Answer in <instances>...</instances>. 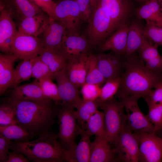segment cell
Instances as JSON below:
<instances>
[{"label": "cell", "instance_id": "obj_1", "mask_svg": "<svg viewBox=\"0 0 162 162\" xmlns=\"http://www.w3.org/2000/svg\"><path fill=\"white\" fill-rule=\"evenodd\" d=\"M135 52L125 59L121 82L116 98L133 96L144 98L157 84L162 82V73L148 68Z\"/></svg>", "mask_w": 162, "mask_h": 162}, {"label": "cell", "instance_id": "obj_2", "mask_svg": "<svg viewBox=\"0 0 162 162\" xmlns=\"http://www.w3.org/2000/svg\"><path fill=\"white\" fill-rule=\"evenodd\" d=\"M9 100L15 108L17 124L35 136L50 131L53 126L58 110L55 108L52 100L41 102L10 98Z\"/></svg>", "mask_w": 162, "mask_h": 162}, {"label": "cell", "instance_id": "obj_3", "mask_svg": "<svg viewBox=\"0 0 162 162\" xmlns=\"http://www.w3.org/2000/svg\"><path fill=\"white\" fill-rule=\"evenodd\" d=\"M38 136L31 141L13 142L10 149L21 153L29 161L34 162L66 161L65 149L56 134L48 131Z\"/></svg>", "mask_w": 162, "mask_h": 162}, {"label": "cell", "instance_id": "obj_4", "mask_svg": "<svg viewBox=\"0 0 162 162\" xmlns=\"http://www.w3.org/2000/svg\"><path fill=\"white\" fill-rule=\"evenodd\" d=\"M58 111L59 129L56 134L58 139L65 150L67 160L75 162L74 153L76 144V138L80 134L82 128L78 124L76 115V110L72 105L63 104Z\"/></svg>", "mask_w": 162, "mask_h": 162}, {"label": "cell", "instance_id": "obj_5", "mask_svg": "<svg viewBox=\"0 0 162 162\" xmlns=\"http://www.w3.org/2000/svg\"><path fill=\"white\" fill-rule=\"evenodd\" d=\"M114 32L112 22L107 12L97 5L86 29L85 36L91 44L99 46Z\"/></svg>", "mask_w": 162, "mask_h": 162}, {"label": "cell", "instance_id": "obj_6", "mask_svg": "<svg viewBox=\"0 0 162 162\" xmlns=\"http://www.w3.org/2000/svg\"><path fill=\"white\" fill-rule=\"evenodd\" d=\"M103 110L106 138L114 146L126 120L122 103L114 97L101 104Z\"/></svg>", "mask_w": 162, "mask_h": 162}, {"label": "cell", "instance_id": "obj_7", "mask_svg": "<svg viewBox=\"0 0 162 162\" xmlns=\"http://www.w3.org/2000/svg\"><path fill=\"white\" fill-rule=\"evenodd\" d=\"M116 98L122 103L126 110V124L130 131L133 133H153L154 126L141 111L138 104V98L122 96Z\"/></svg>", "mask_w": 162, "mask_h": 162}, {"label": "cell", "instance_id": "obj_8", "mask_svg": "<svg viewBox=\"0 0 162 162\" xmlns=\"http://www.w3.org/2000/svg\"><path fill=\"white\" fill-rule=\"evenodd\" d=\"M114 146L115 161L139 162L138 141L135 134L128 128L126 120Z\"/></svg>", "mask_w": 162, "mask_h": 162}, {"label": "cell", "instance_id": "obj_9", "mask_svg": "<svg viewBox=\"0 0 162 162\" xmlns=\"http://www.w3.org/2000/svg\"><path fill=\"white\" fill-rule=\"evenodd\" d=\"M134 133L139 144V162H162V137L153 133Z\"/></svg>", "mask_w": 162, "mask_h": 162}, {"label": "cell", "instance_id": "obj_10", "mask_svg": "<svg viewBox=\"0 0 162 162\" xmlns=\"http://www.w3.org/2000/svg\"><path fill=\"white\" fill-rule=\"evenodd\" d=\"M56 15L65 26L67 34H80L81 23V15L75 0H62L57 3Z\"/></svg>", "mask_w": 162, "mask_h": 162}, {"label": "cell", "instance_id": "obj_11", "mask_svg": "<svg viewBox=\"0 0 162 162\" xmlns=\"http://www.w3.org/2000/svg\"><path fill=\"white\" fill-rule=\"evenodd\" d=\"M97 5L107 12L115 32L122 25L128 23L133 10L132 0H97Z\"/></svg>", "mask_w": 162, "mask_h": 162}, {"label": "cell", "instance_id": "obj_12", "mask_svg": "<svg viewBox=\"0 0 162 162\" xmlns=\"http://www.w3.org/2000/svg\"><path fill=\"white\" fill-rule=\"evenodd\" d=\"M43 47L38 37L18 33L12 43L10 54L22 60L39 56Z\"/></svg>", "mask_w": 162, "mask_h": 162}, {"label": "cell", "instance_id": "obj_13", "mask_svg": "<svg viewBox=\"0 0 162 162\" xmlns=\"http://www.w3.org/2000/svg\"><path fill=\"white\" fill-rule=\"evenodd\" d=\"M95 55L98 68L106 81L121 76L125 60L123 55L112 51L108 53L100 52Z\"/></svg>", "mask_w": 162, "mask_h": 162}, {"label": "cell", "instance_id": "obj_14", "mask_svg": "<svg viewBox=\"0 0 162 162\" xmlns=\"http://www.w3.org/2000/svg\"><path fill=\"white\" fill-rule=\"evenodd\" d=\"M40 38L46 50L53 52L59 51L67 35L66 27L61 22L50 18L49 22Z\"/></svg>", "mask_w": 162, "mask_h": 162}, {"label": "cell", "instance_id": "obj_15", "mask_svg": "<svg viewBox=\"0 0 162 162\" xmlns=\"http://www.w3.org/2000/svg\"><path fill=\"white\" fill-rule=\"evenodd\" d=\"M53 79L56 81L59 95L62 104L71 105L76 108L82 98L80 96L78 88L68 77L65 68L54 74Z\"/></svg>", "mask_w": 162, "mask_h": 162}, {"label": "cell", "instance_id": "obj_16", "mask_svg": "<svg viewBox=\"0 0 162 162\" xmlns=\"http://www.w3.org/2000/svg\"><path fill=\"white\" fill-rule=\"evenodd\" d=\"M0 50L10 54L11 46L18 32L16 25L8 10L0 5Z\"/></svg>", "mask_w": 162, "mask_h": 162}, {"label": "cell", "instance_id": "obj_17", "mask_svg": "<svg viewBox=\"0 0 162 162\" xmlns=\"http://www.w3.org/2000/svg\"><path fill=\"white\" fill-rule=\"evenodd\" d=\"M92 46L85 35L67 34L60 51L65 55L69 60L89 54Z\"/></svg>", "mask_w": 162, "mask_h": 162}, {"label": "cell", "instance_id": "obj_18", "mask_svg": "<svg viewBox=\"0 0 162 162\" xmlns=\"http://www.w3.org/2000/svg\"><path fill=\"white\" fill-rule=\"evenodd\" d=\"M50 17L44 11L32 16L24 18L17 21L18 32L38 37L46 28Z\"/></svg>", "mask_w": 162, "mask_h": 162}, {"label": "cell", "instance_id": "obj_19", "mask_svg": "<svg viewBox=\"0 0 162 162\" xmlns=\"http://www.w3.org/2000/svg\"><path fill=\"white\" fill-rule=\"evenodd\" d=\"M0 5L5 7L17 21L43 11L30 0H0Z\"/></svg>", "mask_w": 162, "mask_h": 162}, {"label": "cell", "instance_id": "obj_20", "mask_svg": "<svg viewBox=\"0 0 162 162\" xmlns=\"http://www.w3.org/2000/svg\"><path fill=\"white\" fill-rule=\"evenodd\" d=\"M128 31V23L122 25L98 46L97 50L102 52L110 50L124 56L126 49Z\"/></svg>", "mask_w": 162, "mask_h": 162}, {"label": "cell", "instance_id": "obj_21", "mask_svg": "<svg viewBox=\"0 0 162 162\" xmlns=\"http://www.w3.org/2000/svg\"><path fill=\"white\" fill-rule=\"evenodd\" d=\"M89 54L68 60L65 67L68 77L78 88L85 83Z\"/></svg>", "mask_w": 162, "mask_h": 162}, {"label": "cell", "instance_id": "obj_22", "mask_svg": "<svg viewBox=\"0 0 162 162\" xmlns=\"http://www.w3.org/2000/svg\"><path fill=\"white\" fill-rule=\"evenodd\" d=\"M106 138L95 136L92 142L90 162H115L116 154Z\"/></svg>", "mask_w": 162, "mask_h": 162}, {"label": "cell", "instance_id": "obj_23", "mask_svg": "<svg viewBox=\"0 0 162 162\" xmlns=\"http://www.w3.org/2000/svg\"><path fill=\"white\" fill-rule=\"evenodd\" d=\"M10 98L15 100H31L41 102L51 100L44 94L38 80L15 87L12 91Z\"/></svg>", "mask_w": 162, "mask_h": 162}, {"label": "cell", "instance_id": "obj_24", "mask_svg": "<svg viewBox=\"0 0 162 162\" xmlns=\"http://www.w3.org/2000/svg\"><path fill=\"white\" fill-rule=\"evenodd\" d=\"M17 58L12 54H0V95L11 87L14 77V65Z\"/></svg>", "mask_w": 162, "mask_h": 162}, {"label": "cell", "instance_id": "obj_25", "mask_svg": "<svg viewBox=\"0 0 162 162\" xmlns=\"http://www.w3.org/2000/svg\"><path fill=\"white\" fill-rule=\"evenodd\" d=\"M144 27L136 20L131 21L129 24L126 49L124 55L125 59L135 53L146 39L144 34Z\"/></svg>", "mask_w": 162, "mask_h": 162}, {"label": "cell", "instance_id": "obj_26", "mask_svg": "<svg viewBox=\"0 0 162 162\" xmlns=\"http://www.w3.org/2000/svg\"><path fill=\"white\" fill-rule=\"evenodd\" d=\"M136 17L152 22L162 27V10L156 0H148L136 10Z\"/></svg>", "mask_w": 162, "mask_h": 162}, {"label": "cell", "instance_id": "obj_27", "mask_svg": "<svg viewBox=\"0 0 162 162\" xmlns=\"http://www.w3.org/2000/svg\"><path fill=\"white\" fill-rule=\"evenodd\" d=\"M39 56L53 74L64 69L68 60L65 55L60 51L53 52L43 48Z\"/></svg>", "mask_w": 162, "mask_h": 162}, {"label": "cell", "instance_id": "obj_28", "mask_svg": "<svg viewBox=\"0 0 162 162\" xmlns=\"http://www.w3.org/2000/svg\"><path fill=\"white\" fill-rule=\"evenodd\" d=\"M0 135L11 140L22 142L29 141L35 136L17 124L0 125Z\"/></svg>", "mask_w": 162, "mask_h": 162}, {"label": "cell", "instance_id": "obj_29", "mask_svg": "<svg viewBox=\"0 0 162 162\" xmlns=\"http://www.w3.org/2000/svg\"><path fill=\"white\" fill-rule=\"evenodd\" d=\"M99 107L100 103L98 99L94 100L82 99L76 110L77 123L82 128L86 122L98 110Z\"/></svg>", "mask_w": 162, "mask_h": 162}, {"label": "cell", "instance_id": "obj_30", "mask_svg": "<svg viewBox=\"0 0 162 162\" xmlns=\"http://www.w3.org/2000/svg\"><path fill=\"white\" fill-rule=\"evenodd\" d=\"M80 134L81 138L74 151V155L75 162H89L90 161L92 142L91 136L83 128Z\"/></svg>", "mask_w": 162, "mask_h": 162}, {"label": "cell", "instance_id": "obj_31", "mask_svg": "<svg viewBox=\"0 0 162 162\" xmlns=\"http://www.w3.org/2000/svg\"><path fill=\"white\" fill-rule=\"evenodd\" d=\"M82 128L91 136L106 137L104 112L98 110L86 122Z\"/></svg>", "mask_w": 162, "mask_h": 162}, {"label": "cell", "instance_id": "obj_32", "mask_svg": "<svg viewBox=\"0 0 162 162\" xmlns=\"http://www.w3.org/2000/svg\"><path fill=\"white\" fill-rule=\"evenodd\" d=\"M106 82V80L98 68L95 54L90 53L88 56L85 82L100 86Z\"/></svg>", "mask_w": 162, "mask_h": 162}, {"label": "cell", "instance_id": "obj_33", "mask_svg": "<svg viewBox=\"0 0 162 162\" xmlns=\"http://www.w3.org/2000/svg\"><path fill=\"white\" fill-rule=\"evenodd\" d=\"M32 58L22 60L16 66L13 81L11 87L17 86L20 82L28 80L32 77Z\"/></svg>", "mask_w": 162, "mask_h": 162}, {"label": "cell", "instance_id": "obj_34", "mask_svg": "<svg viewBox=\"0 0 162 162\" xmlns=\"http://www.w3.org/2000/svg\"><path fill=\"white\" fill-rule=\"evenodd\" d=\"M52 78L46 76L38 80L44 95L48 99L52 100L56 105H62V103L59 97L57 85L52 81Z\"/></svg>", "mask_w": 162, "mask_h": 162}, {"label": "cell", "instance_id": "obj_35", "mask_svg": "<svg viewBox=\"0 0 162 162\" xmlns=\"http://www.w3.org/2000/svg\"><path fill=\"white\" fill-rule=\"evenodd\" d=\"M146 102L148 108L146 117L154 126L153 133L157 134L158 131H162V103Z\"/></svg>", "mask_w": 162, "mask_h": 162}, {"label": "cell", "instance_id": "obj_36", "mask_svg": "<svg viewBox=\"0 0 162 162\" xmlns=\"http://www.w3.org/2000/svg\"><path fill=\"white\" fill-rule=\"evenodd\" d=\"M121 82V77L106 81L101 87L100 96L98 99L100 106L114 97L118 92Z\"/></svg>", "mask_w": 162, "mask_h": 162}, {"label": "cell", "instance_id": "obj_37", "mask_svg": "<svg viewBox=\"0 0 162 162\" xmlns=\"http://www.w3.org/2000/svg\"><path fill=\"white\" fill-rule=\"evenodd\" d=\"M144 34L151 44L162 46V27L158 26L152 22L146 20Z\"/></svg>", "mask_w": 162, "mask_h": 162}, {"label": "cell", "instance_id": "obj_38", "mask_svg": "<svg viewBox=\"0 0 162 162\" xmlns=\"http://www.w3.org/2000/svg\"><path fill=\"white\" fill-rule=\"evenodd\" d=\"M17 122L15 108L8 100L0 106V125L17 124Z\"/></svg>", "mask_w": 162, "mask_h": 162}, {"label": "cell", "instance_id": "obj_39", "mask_svg": "<svg viewBox=\"0 0 162 162\" xmlns=\"http://www.w3.org/2000/svg\"><path fill=\"white\" fill-rule=\"evenodd\" d=\"M32 77L37 80L46 76H50L53 79V74L39 56L32 58Z\"/></svg>", "mask_w": 162, "mask_h": 162}, {"label": "cell", "instance_id": "obj_40", "mask_svg": "<svg viewBox=\"0 0 162 162\" xmlns=\"http://www.w3.org/2000/svg\"><path fill=\"white\" fill-rule=\"evenodd\" d=\"M158 46L156 45L150 43L146 39L137 50L138 56L145 63L149 60L160 56L158 50Z\"/></svg>", "mask_w": 162, "mask_h": 162}, {"label": "cell", "instance_id": "obj_41", "mask_svg": "<svg viewBox=\"0 0 162 162\" xmlns=\"http://www.w3.org/2000/svg\"><path fill=\"white\" fill-rule=\"evenodd\" d=\"M95 84L85 82L81 87V92L83 99L94 100L98 99L100 95L101 87Z\"/></svg>", "mask_w": 162, "mask_h": 162}, {"label": "cell", "instance_id": "obj_42", "mask_svg": "<svg viewBox=\"0 0 162 162\" xmlns=\"http://www.w3.org/2000/svg\"><path fill=\"white\" fill-rule=\"evenodd\" d=\"M52 19L60 21L56 13L57 3L53 0H30Z\"/></svg>", "mask_w": 162, "mask_h": 162}, {"label": "cell", "instance_id": "obj_43", "mask_svg": "<svg viewBox=\"0 0 162 162\" xmlns=\"http://www.w3.org/2000/svg\"><path fill=\"white\" fill-rule=\"evenodd\" d=\"M76 2L83 21H89L92 10L90 0H75Z\"/></svg>", "mask_w": 162, "mask_h": 162}, {"label": "cell", "instance_id": "obj_44", "mask_svg": "<svg viewBox=\"0 0 162 162\" xmlns=\"http://www.w3.org/2000/svg\"><path fill=\"white\" fill-rule=\"evenodd\" d=\"M154 90H152L144 98L146 101L162 103V82L157 84Z\"/></svg>", "mask_w": 162, "mask_h": 162}, {"label": "cell", "instance_id": "obj_45", "mask_svg": "<svg viewBox=\"0 0 162 162\" xmlns=\"http://www.w3.org/2000/svg\"><path fill=\"white\" fill-rule=\"evenodd\" d=\"M12 142V140L0 135V162H5L8 159L9 149Z\"/></svg>", "mask_w": 162, "mask_h": 162}, {"label": "cell", "instance_id": "obj_46", "mask_svg": "<svg viewBox=\"0 0 162 162\" xmlns=\"http://www.w3.org/2000/svg\"><path fill=\"white\" fill-rule=\"evenodd\" d=\"M146 67L153 71L162 73V57L160 55L145 63Z\"/></svg>", "mask_w": 162, "mask_h": 162}, {"label": "cell", "instance_id": "obj_47", "mask_svg": "<svg viewBox=\"0 0 162 162\" xmlns=\"http://www.w3.org/2000/svg\"><path fill=\"white\" fill-rule=\"evenodd\" d=\"M8 154V158L5 162H28L29 160L21 153L12 151Z\"/></svg>", "mask_w": 162, "mask_h": 162}, {"label": "cell", "instance_id": "obj_48", "mask_svg": "<svg viewBox=\"0 0 162 162\" xmlns=\"http://www.w3.org/2000/svg\"><path fill=\"white\" fill-rule=\"evenodd\" d=\"M90 0L91 2L92 12H93V11L94 8L96 7L97 0Z\"/></svg>", "mask_w": 162, "mask_h": 162}, {"label": "cell", "instance_id": "obj_49", "mask_svg": "<svg viewBox=\"0 0 162 162\" xmlns=\"http://www.w3.org/2000/svg\"><path fill=\"white\" fill-rule=\"evenodd\" d=\"M162 10V0H156Z\"/></svg>", "mask_w": 162, "mask_h": 162}, {"label": "cell", "instance_id": "obj_50", "mask_svg": "<svg viewBox=\"0 0 162 162\" xmlns=\"http://www.w3.org/2000/svg\"><path fill=\"white\" fill-rule=\"evenodd\" d=\"M140 2L145 3L148 0H137Z\"/></svg>", "mask_w": 162, "mask_h": 162}]
</instances>
